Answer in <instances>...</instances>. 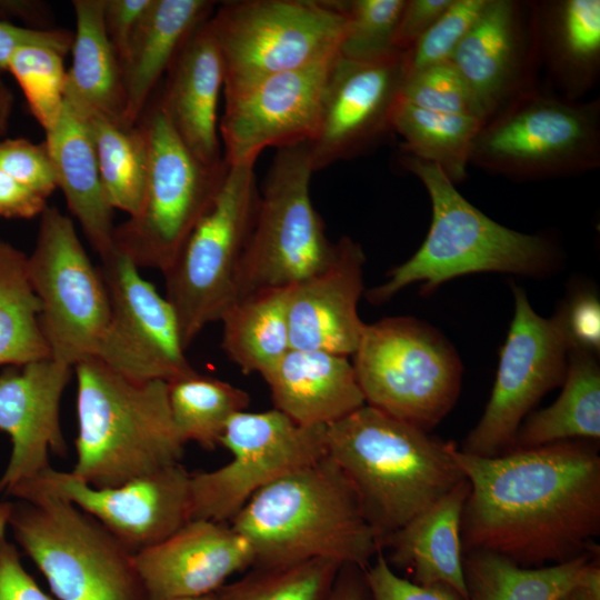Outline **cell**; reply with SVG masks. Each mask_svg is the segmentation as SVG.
Masks as SVG:
<instances>
[{
	"label": "cell",
	"mask_w": 600,
	"mask_h": 600,
	"mask_svg": "<svg viewBox=\"0 0 600 600\" xmlns=\"http://www.w3.org/2000/svg\"><path fill=\"white\" fill-rule=\"evenodd\" d=\"M470 484L463 553L496 552L522 567L599 550L600 456L596 442L562 441L496 457L456 451Z\"/></svg>",
	"instance_id": "obj_1"
},
{
	"label": "cell",
	"mask_w": 600,
	"mask_h": 600,
	"mask_svg": "<svg viewBox=\"0 0 600 600\" xmlns=\"http://www.w3.org/2000/svg\"><path fill=\"white\" fill-rule=\"evenodd\" d=\"M229 524L248 541L251 568L326 559L366 570L382 551L354 487L328 454L260 489Z\"/></svg>",
	"instance_id": "obj_2"
},
{
	"label": "cell",
	"mask_w": 600,
	"mask_h": 600,
	"mask_svg": "<svg viewBox=\"0 0 600 600\" xmlns=\"http://www.w3.org/2000/svg\"><path fill=\"white\" fill-rule=\"evenodd\" d=\"M324 433L327 454L354 487L380 544L466 479L454 442L368 404Z\"/></svg>",
	"instance_id": "obj_3"
},
{
	"label": "cell",
	"mask_w": 600,
	"mask_h": 600,
	"mask_svg": "<svg viewBox=\"0 0 600 600\" xmlns=\"http://www.w3.org/2000/svg\"><path fill=\"white\" fill-rule=\"evenodd\" d=\"M400 164L426 188L432 207L429 232L387 280L366 291L373 304L389 301L412 283L429 294L440 284L470 273L503 272L542 277L558 266V246L548 237L516 231L487 217L456 189L433 163L401 152Z\"/></svg>",
	"instance_id": "obj_4"
},
{
	"label": "cell",
	"mask_w": 600,
	"mask_h": 600,
	"mask_svg": "<svg viewBox=\"0 0 600 600\" xmlns=\"http://www.w3.org/2000/svg\"><path fill=\"white\" fill-rule=\"evenodd\" d=\"M73 370L74 477L98 488L116 487L179 463L186 442L171 418L167 381L132 379L97 358Z\"/></svg>",
	"instance_id": "obj_5"
},
{
	"label": "cell",
	"mask_w": 600,
	"mask_h": 600,
	"mask_svg": "<svg viewBox=\"0 0 600 600\" xmlns=\"http://www.w3.org/2000/svg\"><path fill=\"white\" fill-rule=\"evenodd\" d=\"M8 527L58 600H147L133 553L93 517L34 481L12 487Z\"/></svg>",
	"instance_id": "obj_6"
},
{
	"label": "cell",
	"mask_w": 600,
	"mask_h": 600,
	"mask_svg": "<svg viewBox=\"0 0 600 600\" xmlns=\"http://www.w3.org/2000/svg\"><path fill=\"white\" fill-rule=\"evenodd\" d=\"M469 164L513 180L596 170L600 167V100H569L539 86L482 122Z\"/></svg>",
	"instance_id": "obj_7"
},
{
	"label": "cell",
	"mask_w": 600,
	"mask_h": 600,
	"mask_svg": "<svg viewBox=\"0 0 600 600\" xmlns=\"http://www.w3.org/2000/svg\"><path fill=\"white\" fill-rule=\"evenodd\" d=\"M352 366L366 404L429 432L454 407L462 363L437 329L412 317L364 324Z\"/></svg>",
	"instance_id": "obj_8"
},
{
	"label": "cell",
	"mask_w": 600,
	"mask_h": 600,
	"mask_svg": "<svg viewBox=\"0 0 600 600\" xmlns=\"http://www.w3.org/2000/svg\"><path fill=\"white\" fill-rule=\"evenodd\" d=\"M224 99L339 54L344 19L328 0L226 1L209 18Z\"/></svg>",
	"instance_id": "obj_9"
},
{
	"label": "cell",
	"mask_w": 600,
	"mask_h": 600,
	"mask_svg": "<svg viewBox=\"0 0 600 600\" xmlns=\"http://www.w3.org/2000/svg\"><path fill=\"white\" fill-rule=\"evenodd\" d=\"M254 163L227 164L213 203L162 272L184 349L236 301L239 267L259 201Z\"/></svg>",
	"instance_id": "obj_10"
},
{
	"label": "cell",
	"mask_w": 600,
	"mask_h": 600,
	"mask_svg": "<svg viewBox=\"0 0 600 600\" xmlns=\"http://www.w3.org/2000/svg\"><path fill=\"white\" fill-rule=\"evenodd\" d=\"M147 172L140 207L114 229L116 247L138 268L163 272L213 203L228 166L209 168L180 140L158 103L142 122Z\"/></svg>",
	"instance_id": "obj_11"
},
{
	"label": "cell",
	"mask_w": 600,
	"mask_h": 600,
	"mask_svg": "<svg viewBox=\"0 0 600 600\" xmlns=\"http://www.w3.org/2000/svg\"><path fill=\"white\" fill-rule=\"evenodd\" d=\"M313 173L307 142L277 149L259 201L237 278L236 300L288 287L321 270L336 242L310 197Z\"/></svg>",
	"instance_id": "obj_12"
},
{
	"label": "cell",
	"mask_w": 600,
	"mask_h": 600,
	"mask_svg": "<svg viewBox=\"0 0 600 600\" xmlns=\"http://www.w3.org/2000/svg\"><path fill=\"white\" fill-rule=\"evenodd\" d=\"M28 271L51 358L73 368L94 358L110 316L107 287L72 220L54 207L40 214Z\"/></svg>",
	"instance_id": "obj_13"
},
{
	"label": "cell",
	"mask_w": 600,
	"mask_h": 600,
	"mask_svg": "<svg viewBox=\"0 0 600 600\" xmlns=\"http://www.w3.org/2000/svg\"><path fill=\"white\" fill-rule=\"evenodd\" d=\"M324 429L299 424L274 408L236 413L219 442L231 461L190 476L192 520L229 523L260 489L327 456Z\"/></svg>",
	"instance_id": "obj_14"
},
{
	"label": "cell",
	"mask_w": 600,
	"mask_h": 600,
	"mask_svg": "<svg viewBox=\"0 0 600 600\" xmlns=\"http://www.w3.org/2000/svg\"><path fill=\"white\" fill-rule=\"evenodd\" d=\"M513 294L514 314L490 399L459 449L468 454L496 457L509 451L524 417L566 377L571 343L563 308L542 318L523 289L514 286Z\"/></svg>",
	"instance_id": "obj_15"
},
{
	"label": "cell",
	"mask_w": 600,
	"mask_h": 600,
	"mask_svg": "<svg viewBox=\"0 0 600 600\" xmlns=\"http://www.w3.org/2000/svg\"><path fill=\"white\" fill-rule=\"evenodd\" d=\"M101 259L110 316L96 357L138 380L170 381L194 369L182 346L176 312L117 247Z\"/></svg>",
	"instance_id": "obj_16"
},
{
	"label": "cell",
	"mask_w": 600,
	"mask_h": 600,
	"mask_svg": "<svg viewBox=\"0 0 600 600\" xmlns=\"http://www.w3.org/2000/svg\"><path fill=\"white\" fill-rule=\"evenodd\" d=\"M190 476L177 463L116 487L98 488L71 471L50 467L29 481L93 517L134 554L163 541L192 520Z\"/></svg>",
	"instance_id": "obj_17"
},
{
	"label": "cell",
	"mask_w": 600,
	"mask_h": 600,
	"mask_svg": "<svg viewBox=\"0 0 600 600\" xmlns=\"http://www.w3.org/2000/svg\"><path fill=\"white\" fill-rule=\"evenodd\" d=\"M450 61L464 79L481 122L538 88L533 1L487 0Z\"/></svg>",
	"instance_id": "obj_18"
},
{
	"label": "cell",
	"mask_w": 600,
	"mask_h": 600,
	"mask_svg": "<svg viewBox=\"0 0 600 600\" xmlns=\"http://www.w3.org/2000/svg\"><path fill=\"white\" fill-rule=\"evenodd\" d=\"M338 56V54H337ZM272 76L227 98L219 128L228 166L256 162L259 153L310 141L337 58Z\"/></svg>",
	"instance_id": "obj_19"
},
{
	"label": "cell",
	"mask_w": 600,
	"mask_h": 600,
	"mask_svg": "<svg viewBox=\"0 0 600 600\" xmlns=\"http://www.w3.org/2000/svg\"><path fill=\"white\" fill-rule=\"evenodd\" d=\"M403 80L402 52L370 61L337 56L318 129L307 142L313 172L358 156L391 131Z\"/></svg>",
	"instance_id": "obj_20"
},
{
	"label": "cell",
	"mask_w": 600,
	"mask_h": 600,
	"mask_svg": "<svg viewBox=\"0 0 600 600\" xmlns=\"http://www.w3.org/2000/svg\"><path fill=\"white\" fill-rule=\"evenodd\" d=\"M73 367L51 357L0 372V431L11 454L0 478V492L32 480L50 468L49 453L64 457L60 401Z\"/></svg>",
	"instance_id": "obj_21"
},
{
	"label": "cell",
	"mask_w": 600,
	"mask_h": 600,
	"mask_svg": "<svg viewBox=\"0 0 600 600\" xmlns=\"http://www.w3.org/2000/svg\"><path fill=\"white\" fill-rule=\"evenodd\" d=\"M133 560L147 600H183L217 591L253 554L229 523L193 519Z\"/></svg>",
	"instance_id": "obj_22"
},
{
	"label": "cell",
	"mask_w": 600,
	"mask_h": 600,
	"mask_svg": "<svg viewBox=\"0 0 600 600\" xmlns=\"http://www.w3.org/2000/svg\"><path fill=\"white\" fill-rule=\"evenodd\" d=\"M366 256L348 236L336 242L331 260L290 287L288 324L291 349L352 356L364 324L358 303L364 293Z\"/></svg>",
	"instance_id": "obj_23"
},
{
	"label": "cell",
	"mask_w": 600,
	"mask_h": 600,
	"mask_svg": "<svg viewBox=\"0 0 600 600\" xmlns=\"http://www.w3.org/2000/svg\"><path fill=\"white\" fill-rule=\"evenodd\" d=\"M222 87V59L208 19L190 34L170 67L159 104L180 140L209 168L226 164L217 124Z\"/></svg>",
	"instance_id": "obj_24"
},
{
	"label": "cell",
	"mask_w": 600,
	"mask_h": 600,
	"mask_svg": "<svg viewBox=\"0 0 600 600\" xmlns=\"http://www.w3.org/2000/svg\"><path fill=\"white\" fill-rule=\"evenodd\" d=\"M261 377L274 409L302 426L326 427L366 404L346 356L290 349Z\"/></svg>",
	"instance_id": "obj_25"
},
{
	"label": "cell",
	"mask_w": 600,
	"mask_h": 600,
	"mask_svg": "<svg viewBox=\"0 0 600 600\" xmlns=\"http://www.w3.org/2000/svg\"><path fill=\"white\" fill-rule=\"evenodd\" d=\"M463 479L427 510L381 541L389 549L391 568L403 570L410 581L430 586L444 583L468 599L463 577L461 518L469 494Z\"/></svg>",
	"instance_id": "obj_26"
},
{
	"label": "cell",
	"mask_w": 600,
	"mask_h": 600,
	"mask_svg": "<svg viewBox=\"0 0 600 600\" xmlns=\"http://www.w3.org/2000/svg\"><path fill=\"white\" fill-rule=\"evenodd\" d=\"M540 67L557 94L582 100L600 77V1H533Z\"/></svg>",
	"instance_id": "obj_27"
},
{
	"label": "cell",
	"mask_w": 600,
	"mask_h": 600,
	"mask_svg": "<svg viewBox=\"0 0 600 600\" xmlns=\"http://www.w3.org/2000/svg\"><path fill=\"white\" fill-rule=\"evenodd\" d=\"M57 188L100 258L114 248L113 209L100 178L93 142L83 119L63 106L58 122L46 131Z\"/></svg>",
	"instance_id": "obj_28"
},
{
	"label": "cell",
	"mask_w": 600,
	"mask_h": 600,
	"mask_svg": "<svg viewBox=\"0 0 600 600\" xmlns=\"http://www.w3.org/2000/svg\"><path fill=\"white\" fill-rule=\"evenodd\" d=\"M72 6L76 32L64 103L83 120L104 117L124 123L123 71L106 33L104 0H76Z\"/></svg>",
	"instance_id": "obj_29"
},
{
	"label": "cell",
	"mask_w": 600,
	"mask_h": 600,
	"mask_svg": "<svg viewBox=\"0 0 600 600\" xmlns=\"http://www.w3.org/2000/svg\"><path fill=\"white\" fill-rule=\"evenodd\" d=\"M213 1L153 0L122 66L124 123L137 126L147 100L190 34L211 17Z\"/></svg>",
	"instance_id": "obj_30"
},
{
	"label": "cell",
	"mask_w": 600,
	"mask_h": 600,
	"mask_svg": "<svg viewBox=\"0 0 600 600\" xmlns=\"http://www.w3.org/2000/svg\"><path fill=\"white\" fill-rule=\"evenodd\" d=\"M562 391L519 427L512 449L600 439V368L591 350L571 348Z\"/></svg>",
	"instance_id": "obj_31"
},
{
	"label": "cell",
	"mask_w": 600,
	"mask_h": 600,
	"mask_svg": "<svg viewBox=\"0 0 600 600\" xmlns=\"http://www.w3.org/2000/svg\"><path fill=\"white\" fill-rule=\"evenodd\" d=\"M290 287L252 292L236 300L222 314L221 348L244 374L262 376L291 349Z\"/></svg>",
	"instance_id": "obj_32"
},
{
	"label": "cell",
	"mask_w": 600,
	"mask_h": 600,
	"mask_svg": "<svg viewBox=\"0 0 600 600\" xmlns=\"http://www.w3.org/2000/svg\"><path fill=\"white\" fill-rule=\"evenodd\" d=\"M542 567H522L486 550L463 553V577L469 600H558L580 577L589 560L599 553Z\"/></svg>",
	"instance_id": "obj_33"
},
{
	"label": "cell",
	"mask_w": 600,
	"mask_h": 600,
	"mask_svg": "<svg viewBox=\"0 0 600 600\" xmlns=\"http://www.w3.org/2000/svg\"><path fill=\"white\" fill-rule=\"evenodd\" d=\"M28 256L0 240V366H23L51 357L40 323Z\"/></svg>",
	"instance_id": "obj_34"
},
{
	"label": "cell",
	"mask_w": 600,
	"mask_h": 600,
	"mask_svg": "<svg viewBox=\"0 0 600 600\" xmlns=\"http://www.w3.org/2000/svg\"><path fill=\"white\" fill-rule=\"evenodd\" d=\"M482 122L472 116L417 108L398 98L390 127L402 137L401 152L436 164L453 183L467 177L470 150Z\"/></svg>",
	"instance_id": "obj_35"
},
{
	"label": "cell",
	"mask_w": 600,
	"mask_h": 600,
	"mask_svg": "<svg viewBox=\"0 0 600 600\" xmlns=\"http://www.w3.org/2000/svg\"><path fill=\"white\" fill-rule=\"evenodd\" d=\"M168 400L174 427L187 443L206 449L220 442L228 421L246 411L249 394L226 381L202 376L196 370L168 381Z\"/></svg>",
	"instance_id": "obj_36"
},
{
	"label": "cell",
	"mask_w": 600,
	"mask_h": 600,
	"mask_svg": "<svg viewBox=\"0 0 600 600\" xmlns=\"http://www.w3.org/2000/svg\"><path fill=\"white\" fill-rule=\"evenodd\" d=\"M109 204L129 214L138 211L147 172V142L138 126L104 117L84 120Z\"/></svg>",
	"instance_id": "obj_37"
},
{
	"label": "cell",
	"mask_w": 600,
	"mask_h": 600,
	"mask_svg": "<svg viewBox=\"0 0 600 600\" xmlns=\"http://www.w3.org/2000/svg\"><path fill=\"white\" fill-rule=\"evenodd\" d=\"M341 564L314 559L301 563L252 568L230 584H224L227 600H328Z\"/></svg>",
	"instance_id": "obj_38"
},
{
	"label": "cell",
	"mask_w": 600,
	"mask_h": 600,
	"mask_svg": "<svg viewBox=\"0 0 600 600\" xmlns=\"http://www.w3.org/2000/svg\"><path fill=\"white\" fill-rule=\"evenodd\" d=\"M344 19L339 56L370 61L400 52L393 48L406 0H328Z\"/></svg>",
	"instance_id": "obj_39"
},
{
	"label": "cell",
	"mask_w": 600,
	"mask_h": 600,
	"mask_svg": "<svg viewBox=\"0 0 600 600\" xmlns=\"http://www.w3.org/2000/svg\"><path fill=\"white\" fill-rule=\"evenodd\" d=\"M64 56L44 46H24L11 57L8 71L18 81L32 116L50 130L64 106L67 71Z\"/></svg>",
	"instance_id": "obj_40"
},
{
	"label": "cell",
	"mask_w": 600,
	"mask_h": 600,
	"mask_svg": "<svg viewBox=\"0 0 600 600\" xmlns=\"http://www.w3.org/2000/svg\"><path fill=\"white\" fill-rule=\"evenodd\" d=\"M487 0H452L429 30L402 52L404 78L432 64L450 61Z\"/></svg>",
	"instance_id": "obj_41"
},
{
	"label": "cell",
	"mask_w": 600,
	"mask_h": 600,
	"mask_svg": "<svg viewBox=\"0 0 600 600\" xmlns=\"http://www.w3.org/2000/svg\"><path fill=\"white\" fill-rule=\"evenodd\" d=\"M399 98L427 111L478 118L469 88L451 61L429 66L406 77Z\"/></svg>",
	"instance_id": "obj_42"
},
{
	"label": "cell",
	"mask_w": 600,
	"mask_h": 600,
	"mask_svg": "<svg viewBox=\"0 0 600 600\" xmlns=\"http://www.w3.org/2000/svg\"><path fill=\"white\" fill-rule=\"evenodd\" d=\"M0 169L46 199L57 188L53 166L44 142L36 144L23 138L1 140Z\"/></svg>",
	"instance_id": "obj_43"
},
{
	"label": "cell",
	"mask_w": 600,
	"mask_h": 600,
	"mask_svg": "<svg viewBox=\"0 0 600 600\" xmlns=\"http://www.w3.org/2000/svg\"><path fill=\"white\" fill-rule=\"evenodd\" d=\"M371 600H466L444 583L421 586L398 576L382 551L364 570Z\"/></svg>",
	"instance_id": "obj_44"
},
{
	"label": "cell",
	"mask_w": 600,
	"mask_h": 600,
	"mask_svg": "<svg viewBox=\"0 0 600 600\" xmlns=\"http://www.w3.org/2000/svg\"><path fill=\"white\" fill-rule=\"evenodd\" d=\"M153 0H104L103 21L107 37L123 66L136 33Z\"/></svg>",
	"instance_id": "obj_45"
},
{
	"label": "cell",
	"mask_w": 600,
	"mask_h": 600,
	"mask_svg": "<svg viewBox=\"0 0 600 600\" xmlns=\"http://www.w3.org/2000/svg\"><path fill=\"white\" fill-rule=\"evenodd\" d=\"M73 32L63 29H36L0 20V71H8L12 54L24 46H44L64 57L71 50Z\"/></svg>",
	"instance_id": "obj_46"
},
{
	"label": "cell",
	"mask_w": 600,
	"mask_h": 600,
	"mask_svg": "<svg viewBox=\"0 0 600 600\" xmlns=\"http://www.w3.org/2000/svg\"><path fill=\"white\" fill-rule=\"evenodd\" d=\"M0 600H58L39 587L4 537L0 539Z\"/></svg>",
	"instance_id": "obj_47"
},
{
	"label": "cell",
	"mask_w": 600,
	"mask_h": 600,
	"mask_svg": "<svg viewBox=\"0 0 600 600\" xmlns=\"http://www.w3.org/2000/svg\"><path fill=\"white\" fill-rule=\"evenodd\" d=\"M452 0H406L393 37V48L404 52L439 19Z\"/></svg>",
	"instance_id": "obj_48"
},
{
	"label": "cell",
	"mask_w": 600,
	"mask_h": 600,
	"mask_svg": "<svg viewBox=\"0 0 600 600\" xmlns=\"http://www.w3.org/2000/svg\"><path fill=\"white\" fill-rule=\"evenodd\" d=\"M571 348L596 351L600 346V306L591 293L578 296L563 308Z\"/></svg>",
	"instance_id": "obj_49"
},
{
	"label": "cell",
	"mask_w": 600,
	"mask_h": 600,
	"mask_svg": "<svg viewBox=\"0 0 600 600\" xmlns=\"http://www.w3.org/2000/svg\"><path fill=\"white\" fill-rule=\"evenodd\" d=\"M47 199L26 188L0 169V217L32 219L47 208Z\"/></svg>",
	"instance_id": "obj_50"
},
{
	"label": "cell",
	"mask_w": 600,
	"mask_h": 600,
	"mask_svg": "<svg viewBox=\"0 0 600 600\" xmlns=\"http://www.w3.org/2000/svg\"><path fill=\"white\" fill-rule=\"evenodd\" d=\"M328 600H371L364 570L354 566L341 567Z\"/></svg>",
	"instance_id": "obj_51"
},
{
	"label": "cell",
	"mask_w": 600,
	"mask_h": 600,
	"mask_svg": "<svg viewBox=\"0 0 600 600\" xmlns=\"http://www.w3.org/2000/svg\"><path fill=\"white\" fill-rule=\"evenodd\" d=\"M558 600H600V552L589 560L578 580Z\"/></svg>",
	"instance_id": "obj_52"
},
{
	"label": "cell",
	"mask_w": 600,
	"mask_h": 600,
	"mask_svg": "<svg viewBox=\"0 0 600 600\" xmlns=\"http://www.w3.org/2000/svg\"><path fill=\"white\" fill-rule=\"evenodd\" d=\"M49 7L36 0H0V18L20 19L38 26L48 24Z\"/></svg>",
	"instance_id": "obj_53"
},
{
	"label": "cell",
	"mask_w": 600,
	"mask_h": 600,
	"mask_svg": "<svg viewBox=\"0 0 600 600\" xmlns=\"http://www.w3.org/2000/svg\"><path fill=\"white\" fill-rule=\"evenodd\" d=\"M13 107V94L0 80V138L7 132L9 118Z\"/></svg>",
	"instance_id": "obj_54"
},
{
	"label": "cell",
	"mask_w": 600,
	"mask_h": 600,
	"mask_svg": "<svg viewBox=\"0 0 600 600\" xmlns=\"http://www.w3.org/2000/svg\"><path fill=\"white\" fill-rule=\"evenodd\" d=\"M10 509H11V502L0 503V539L4 537V532L8 527V521H9Z\"/></svg>",
	"instance_id": "obj_55"
},
{
	"label": "cell",
	"mask_w": 600,
	"mask_h": 600,
	"mask_svg": "<svg viewBox=\"0 0 600 600\" xmlns=\"http://www.w3.org/2000/svg\"><path fill=\"white\" fill-rule=\"evenodd\" d=\"M183 600H226V598L222 593V589L220 588L210 594L198 597V598L183 599Z\"/></svg>",
	"instance_id": "obj_56"
}]
</instances>
